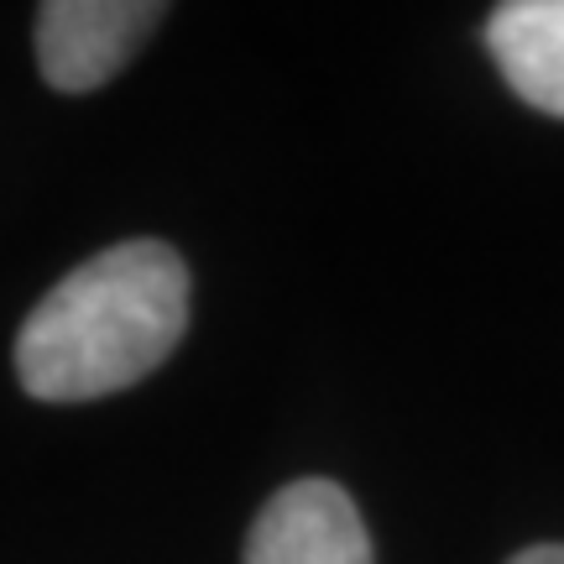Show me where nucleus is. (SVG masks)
<instances>
[{
	"label": "nucleus",
	"mask_w": 564,
	"mask_h": 564,
	"mask_svg": "<svg viewBox=\"0 0 564 564\" xmlns=\"http://www.w3.org/2000/svg\"><path fill=\"white\" fill-rule=\"evenodd\" d=\"M188 329V267L167 241H121L79 262L26 314L17 382L37 403H95L152 377Z\"/></svg>",
	"instance_id": "nucleus-1"
},
{
	"label": "nucleus",
	"mask_w": 564,
	"mask_h": 564,
	"mask_svg": "<svg viewBox=\"0 0 564 564\" xmlns=\"http://www.w3.org/2000/svg\"><path fill=\"white\" fill-rule=\"evenodd\" d=\"M167 6L147 0H47L37 6V68L58 95H89L121 74L158 32Z\"/></svg>",
	"instance_id": "nucleus-2"
},
{
	"label": "nucleus",
	"mask_w": 564,
	"mask_h": 564,
	"mask_svg": "<svg viewBox=\"0 0 564 564\" xmlns=\"http://www.w3.org/2000/svg\"><path fill=\"white\" fill-rule=\"evenodd\" d=\"M246 564H371V533L340 481L303 476L267 497L246 533Z\"/></svg>",
	"instance_id": "nucleus-3"
},
{
	"label": "nucleus",
	"mask_w": 564,
	"mask_h": 564,
	"mask_svg": "<svg viewBox=\"0 0 564 564\" xmlns=\"http://www.w3.org/2000/svg\"><path fill=\"white\" fill-rule=\"evenodd\" d=\"M486 47L518 100L564 121V0H502L486 17Z\"/></svg>",
	"instance_id": "nucleus-4"
},
{
	"label": "nucleus",
	"mask_w": 564,
	"mask_h": 564,
	"mask_svg": "<svg viewBox=\"0 0 564 564\" xmlns=\"http://www.w3.org/2000/svg\"><path fill=\"white\" fill-rule=\"evenodd\" d=\"M507 564H564V544H533L523 554H512Z\"/></svg>",
	"instance_id": "nucleus-5"
}]
</instances>
